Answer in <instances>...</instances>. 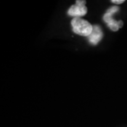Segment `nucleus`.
<instances>
[{"instance_id": "4", "label": "nucleus", "mask_w": 127, "mask_h": 127, "mask_svg": "<svg viewBox=\"0 0 127 127\" xmlns=\"http://www.w3.org/2000/svg\"><path fill=\"white\" fill-rule=\"evenodd\" d=\"M102 38V32L98 25H94L93 31L88 36L89 41L93 45H96Z\"/></svg>"}, {"instance_id": "3", "label": "nucleus", "mask_w": 127, "mask_h": 127, "mask_svg": "<svg viewBox=\"0 0 127 127\" xmlns=\"http://www.w3.org/2000/svg\"><path fill=\"white\" fill-rule=\"evenodd\" d=\"M86 1L78 0L76 1V4L71 6L68 11V15L74 17V18H79L85 15L87 12V8L85 7Z\"/></svg>"}, {"instance_id": "1", "label": "nucleus", "mask_w": 127, "mask_h": 127, "mask_svg": "<svg viewBox=\"0 0 127 127\" xmlns=\"http://www.w3.org/2000/svg\"><path fill=\"white\" fill-rule=\"evenodd\" d=\"M71 25L73 31L80 35L88 36L93 31V26L81 18H74L71 21Z\"/></svg>"}, {"instance_id": "5", "label": "nucleus", "mask_w": 127, "mask_h": 127, "mask_svg": "<svg viewBox=\"0 0 127 127\" xmlns=\"http://www.w3.org/2000/svg\"><path fill=\"white\" fill-rule=\"evenodd\" d=\"M111 2L116 4H120L124 2V0H112L111 1Z\"/></svg>"}, {"instance_id": "2", "label": "nucleus", "mask_w": 127, "mask_h": 127, "mask_svg": "<svg viewBox=\"0 0 127 127\" xmlns=\"http://www.w3.org/2000/svg\"><path fill=\"white\" fill-rule=\"evenodd\" d=\"M119 10L118 7H112L109 8L107 10V12L104 14V21L108 24V27L113 31H117L121 28L123 25V23L122 21H117L114 20L112 18V16L113 14L116 13Z\"/></svg>"}]
</instances>
